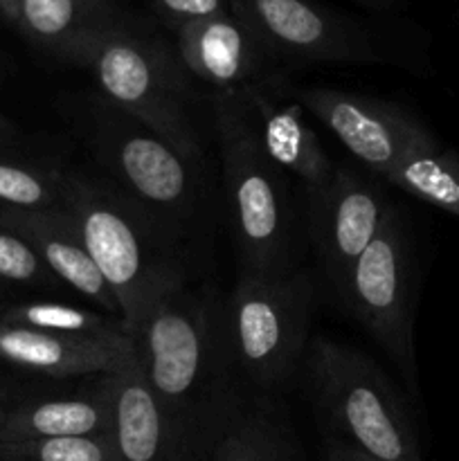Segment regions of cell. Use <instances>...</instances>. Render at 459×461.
Listing matches in <instances>:
<instances>
[{
    "label": "cell",
    "instance_id": "cb8c5ba5",
    "mask_svg": "<svg viewBox=\"0 0 459 461\" xmlns=\"http://www.w3.org/2000/svg\"><path fill=\"white\" fill-rule=\"evenodd\" d=\"M0 282L52 286L57 277L21 234L0 225Z\"/></svg>",
    "mask_w": 459,
    "mask_h": 461
},
{
    "label": "cell",
    "instance_id": "603a6c76",
    "mask_svg": "<svg viewBox=\"0 0 459 461\" xmlns=\"http://www.w3.org/2000/svg\"><path fill=\"white\" fill-rule=\"evenodd\" d=\"M0 461H117L112 435L0 444Z\"/></svg>",
    "mask_w": 459,
    "mask_h": 461
},
{
    "label": "cell",
    "instance_id": "9a60e30c",
    "mask_svg": "<svg viewBox=\"0 0 459 461\" xmlns=\"http://www.w3.org/2000/svg\"><path fill=\"white\" fill-rule=\"evenodd\" d=\"M117 374H97L70 392L9 405L0 419V444L112 435V390Z\"/></svg>",
    "mask_w": 459,
    "mask_h": 461
},
{
    "label": "cell",
    "instance_id": "ba28073f",
    "mask_svg": "<svg viewBox=\"0 0 459 461\" xmlns=\"http://www.w3.org/2000/svg\"><path fill=\"white\" fill-rule=\"evenodd\" d=\"M88 144L130 196L169 216H189L198 201L196 165L169 142L104 99L93 104Z\"/></svg>",
    "mask_w": 459,
    "mask_h": 461
},
{
    "label": "cell",
    "instance_id": "ac0fdd59",
    "mask_svg": "<svg viewBox=\"0 0 459 461\" xmlns=\"http://www.w3.org/2000/svg\"><path fill=\"white\" fill-rule=\"evenodd\" d=\"M133 18L120 0H21L16 30L40 52L75 66L81 50Z\"/></svg>",
    "mask_w": 459,
    "mask_h": 461
},
{
    "label": "cell",
    "instance_id": "f546056e",
    "mask_svg": "<svg viewBox=\"0 0 459 461\" xmlns=\"http://www.w3.org/2000/svg\"><path fill=\"white\" fill-rule=\"evenodd\" d=\"M4 410H7V408H3V405H0V419H3V414H4Z\"/></svg>",
    "mask_w": 459,
    "mask_h": 461
},
{
    "label": "cell",
    "instance_id": "4fadbf2b",
    "mask_svg": "<svg viewBox=\"0 0 459 461\" xmlns=\"http://www.w3.org/2000/svg\"><path fill=\"white\" fill-rule=\"evenodd\" d=\"M112 444L117 461H210L212 455L166 414L138 365L115 376Z\"/></svg>",
    "mask_w": 459,
    "mask_h": 461
},
{
    "label": "cell",
    "instance_id": "ffe728a7",
    "mask_svg": "<svg viewBox=\"0 0 459 461\" xmlns=\"http://www.w3.org/2000/svg\"><path fill=\"white\" fill-rule=\"evenodd\" d=\"M3 322L21 324V327L40 329V331L58 333L70 338H88V340H126L135 338L129 324L122 318L108 313H97L84 306L61 304V302H25L12 306L0 315Z\"/></svg>",
    "mask_w": 459,
    "mask_h": 461
},
{
    "label": "cell",
    "instance_id": "d4e9b609",
    "mask_svg": "<svg viewBox=\"0 0 459 461\" xmlns=\"http://www.w3.org/2000/svg\"><path fill=\"white\" fill-rule=\"evenodd\" d=\"M148 5L171 32L187 23L230 12L228 0H148Z\"/></svg>",
    "mask_w": 459,
    "mask_h": 461
},
{
    "label": "cell",
    "instance_id": "30bf717a",
    "mask_svg": "<svg viewBox=\"0 0 459 461\" xmlns=\"http://www.w3.org/2000/svg\"><path fill=\"white\" fill-rule=\"evenodd\" d=\"M302 108L313 113L338 142L376 176H385L400 158L436 142L435 135L405 108L382 99L324 86L292 88Z\"/></svg>",
    "mask_w": 459,
    "mask_h": 461
},
{
    "label": "cell",
    "instance_id": "7402d4cb",
    "mask_svg": "<svg viewBox=\"0 0 459 461\" xmlns=\"http://www.w3.org/2000/svg\"><path fill=\"white\" fill-rule=\"evenodd\" d=\"M0 205L63 210V169L0 156Z\"/></svg>",
    "mask_w": 459,
    "mask_h": 461
},
{
    "label": "cell",
    "instance_id": "8fae6325",
    "mask_svg": "<svg viewBox=\"0 0 459 461\" xmlns=\"http://www.w3.org/2000/svg\"><path fill=\"white\" fill-rule=\"evenodd\" d=\"M309 205L310 239L324 273L340 291L351 266L381 232L394 207L381 187L351 169H336L327 192Z\"/></svg>",
    "mask_w": 459,
    "mask_h": 461
},
{
    "label": "cell",
    "instance_id": "277c9868",
    "mask_svg": "<svg viewBox=\"0 0 459 461\" xmlns=\"http://www.w3.org/2000/svg\"><path fill=\"white\" fill-rule=\"evenodd\" d=\"M212 113L241 270L291 268V207L282 171L261 149L241 90H214Z\"/></svg>",
    "mask_w": 459,
    "mask_h": 461
},
{
    "label": "cell",
    "instance_id": "d6986e66",
    "mask_svg": "<svg viewBox=\"0 0 459 461\" xmlns=\"http://www.w3.org/2000/svg\"><path fill=\"white\" fill-rule=\"evenodd\" d=\"M382 178L459 219V156L439 142L400 158Z\"/></svg>",
    "mask_w": 459,
    "mask_h": 461
},
{
    "label": "cell",
    "instance_id": "4316f807",
    "mask_svg": "<svg viewBox=\"0 0 459 461\" xmlns=\"http://www.w3.org/2000/svg\"><path fill=\"white\" fill-rule=\"evenodd\" d=\"M18 144H21V135H18L16 124L0 113V156L12 153Z\"/></svg>",
    "mask_w": 459,
    "mask_h": 461
},
{
    "label": "cell",
    "instance_id": "3957f363",
    "mask_svg": "<svg viewBox=\"0 0 459 461\" xmlns=\"http://www.w3.org/2000/svg\"><path fill=\"white\" fill-rule=\"evenodd\" d=\"M63 210L75 219L90 259L133 331L148 302L183 279V273L160 252L156 234L135 203L111 185L63 169Z\"/></svg>",
    "mask_w": 459,
    "mask_h": 461
},
{
    "label": "cell",
    "instance_id": "7a4b0ae2",
    "mask_svg": "<svg viewBox=\"0 0 459 461\" xmlns=\"http://www.w3.org/2000/svg\"><path fill=\"white\" fill-rule=\"evenodd\" d=\"M97 81L104 99L169 142L189 162H201V138L187 106V72L174 45L140 18L94 39L75 61Z\"/></svg>",
    "mask_w": 459,
    "mask_h": 461
},
{
    "label": "cell",
    "instance_id": "e0dca14e",
    "mask_svg": "<svg viewBox=\"0 0 459 461\" xmlns=\"http://www.w3.org/2000/svg\"><path fill=\"white\" fill-rule=\"evenodd\" d=\"M0 225L21 234L54 277L104 309V313L122 318L115 295L90 259L79 228L66 210H16L0 205Z\"/></svg>",
    "mask_w": 459,
    "mask_h": 461
},
{
    "label": "cell",
    "instance_id": "83f0119b",
    "mask_svg": "<svg viewBox=\"0 0 459 461\" xmlns=\"http://www.w3.org/2000/svg\"><path fill=\"white\" fill-rule=\"evenodd\" d=\"M18 12H21V0H0V21L14 30L18 23Z\"/></svg>",
    "mask_w": 459,
    "mask_h": 461
},
{
    "label": "cell",
    "instance_id": "9c48e42d",
    "mask_svg": "<svg viewBox=\"0 0 459 461\" xmlns=\"http://www.w3.org/2000/svg\"><path fill=\"white\" fill-rule=\"evenodd\" d=\"M273 57L304 63H378L382 50L351 18L313 0H228Z\"/></svg>",
    "mask_w": 459,
    "mask_h": 461
},
{
    "label": "cell",
    "instance_id": "44dd1931",
    "mask_svg": "<svg viewBox=\"0 0 459 461\" xmlns=\"http://www.w3.org/2000/svg\"><path fill=\"white\" fill-rule=\"evenodd\" d=\"M210 461H288V446L268 410L237 405Z\"/></svg>",
    "mask_w": 459,
    "mask_h": 461
},
{
    "label": "cell",
    "instance_id": "484cf974",
    "mask_svg": "<svg viewBox=\"0 0 459 461\" xmlns=\"http://www.w3.org/2000/svg\"><path fill=\"white\" fill-rule=\"evenodd\" d=\"M327 461H374L369 459L367 455L356 450L354 446H349L346 441L338 439V437H331L327 441Z\"/></svg>",
    "mask_w": 459,
    "mask_h": 461
},
{
    "label": "cell",
    "instance_id": "5b68a950",
    "mask_svg": "<svg viewBox=\"0 0 459 461\" xmlns=\"http://www.w3.org/2000/svg\"><path fill=\"white\" fill-rule=\"evenodd\" d=\"M306 369L315 403L338 439L374 461H421L403 399L374 360L336 340L315 338Z\"/></svg>",
    "mask_w": 459,
    "mask_h": 461
},
{
    "label": "cell",
    "instance_id": "2e32d148",
    "mask_svg": "<svg viewBox=\"0 0 459 461\" xmlns=\"http://www.w3.org/2000/svg\"><path fill=\"white\" fill-rule=\"evenodd\" d=\"M270 81L241 88L248 117L266 156L279 171L295 176L315 201L327 192L336 167L328 160L315 131L306 124L302 106L277 102L270 93Z\"/></svg>",
    "mask_w": 459,
    "mask_h": 461
},
{
    "label": "cell",
    "instance_id": "5bb4252c",
    "mask_svg": "<svg viewBox=\"0 0 459 461\" xmlns=\"http://www.w3.org/2000/svg\"><path fill=\"white\" fill-rule=\"evenodd\" d=\"M0 360L48 378H88L122 374L138 365V342L88 340L0 320Z\"/></svg>",
    "mask_w": 459,
    "mask_h": 461
},
{
    "label": "cell",
    "instance_id": "52a82bcc",
    "mask_svg": "<svg viewBox=\"0 0 459 461\" xmlns=\"http://www.w3.org/2000/svg\"><path fill=\"white\" fill-rule=\"evenodd\" d=\"M412 246L408 225L396 210L381 232L351 266L340 295L369 336L403 372L417 383L412 322Z\"/></svg>",
    "mask_w": 459,
    "mask_h": 461
},
{
    "label": "cell",
    "instance_id": "f1b7e54d",
    "mask_svg": "<svg viewBox=\"0 0 459 461\" xmlns=\"http://www.w3.org/2000/svg\"><path fill=\"white\" fill-rule=\"evenodd\" d=\"M354 3H358L360 7L369 9V12H394V9H399L400 0H354Z\"/></svg>",
    "mask_w": 459,
    "mask_h": 461
},
{
    "label": "cell",
    "instance_id": "7c38bea8",
    "mask_svg": "<svg viewBox=\"0 0 459 461\" xmlns=\"http://www.w3.org/2000/svg\"><path fill=\"white\" fill-rule=\"evenodd\" d=\"M174 50L189 77L214 90H241L268 81L273 54L230 9L174 30Z\"/></svg>",
    "mask_w": 459,
    "mask_h": 461
},
{
    "label": "cell",
    "instance_id": "8992f818",
    "mask_svg": "<svg viewBox=\"0 0 459 461\" xmlns=\"http://www.w3.org/2000/svg\"><path fill=\"white\" fill-rule=\"evenodd\" d=\"M313 284L291 268L279 273H246L228 300L223 318L225 347L243 376L273 390L295 369L306 345Z\"/></svg>",
    "mask_w": 459,
    "mask_h": 461
},
{
    "label": "cell",
    "instance_id": "6da1fadb",
    "mask_svg": "<svg viewBox=\"0 0 459 461\" xmlns=\"http://www.w3.org/2000/svg\"><path fill=\"white\" fill-rule=\"evenodd\" d=\"M133 333L144 381L166 414L212 455L237 408L220 376L223 322L178 279L148 302Z\"/></svg>",
    "mask_w": 459,
    "mask_h": 461
}]
</instances>
